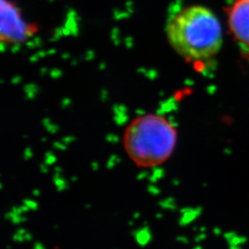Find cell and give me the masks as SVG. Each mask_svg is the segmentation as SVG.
Wrapping results in <instances>:
<instances>
[{"label": "cell", "mask_w": 249, "mask_h": 249, "mask_svg": "<svg viewBox=\"0 0 249 249\" xmlns=\"http://www.w3.org/2000/svg\"><path fill=\"white\" fill-rule=\"evenodd\" d=\"M165 33L170 46L188 62H203L220 52L223 29L217 16L200 5L183 8L170 18Z\"/></svg>", "instance_id": "1"}, {"label": "cell", "mask_w": 249, "mask_h": 249, "mask_svg": "<svg viewBox=\"0 0 249 249\" xmlns=\"http://www.w3.org/2000/svg\"><path fill=\"white\" fill-rule=\"evenodd\" d=\"M121 143L124 155L135 167L156 169L174 156L178 130L168 117L146 113L134 117L125 125Z\"/></svg>", "instance_id": "2"}, {"label": "cell", "mask_w": 249, "mask_h": 249, "mask_svg": "<svg viewBox=\"0 0 249 249\" xmlns=\"http://www.w3.org/2000/svg\"><path fill=\"white\" fill-rule=\"evenodd\" d=\"M36 25H31L18 6L11 0H1L0 39L3 44H22L36 33Z\"/></svg>", "instance_id": "3"}, {"label": "cell", "mask_w": 249, "mask_h": 249, "mask_svg": "<svg viewBox=\"0 0 249 249\" xmlns=\"http://www.w3.org/2000/svg\"><path fill=\"white\" fill-rule=\"evenodd\" d=\"M231 34L249 52V0H236L228 9Z\"/></svg>", "instance_id": "4"}]
</instances>
